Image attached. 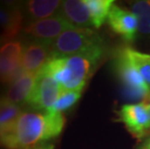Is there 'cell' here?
I'll list each match as a JSON object with an SVG mask.
<instances>
[{
    "instance_id": "6",
    "label": "cell",
    "mask_w": 150,
    "mask_h": 149,
    "mask_svg": "<svg viewBox=\"0 0 150 149\" xmlns=\"http://www.w3.org/2000/svg\"><path fill=\"white\" fill-rule=\"evenodd\" d=\"M72 28H75V26H73L64 18L57 14L45 20L25 23L21 33L25 39L42 41L52 44L60 34Z\"/></svg>"
},
{
    "instance_id": "8",
    "label": "cell",
    "mask_w": 150,
    "mask_h": 149,
    "mask_svg": "<svg viewBox=\"0 0 150 149\" xmlns=\"http://www.w3.org/2000/svg\"><path fill=\"white\" fill-rule=\"evenodd\" d=\"M117 114L134 138L142 139L150 134V112L144 102L123 105Z\"/></svg>"
},
{
    "instance_id": "2",
    "label": "cell",
    "mask_w": 150,
    "mask_h": 149,
    "mask_svg": "<svg viewBox=\"0 0 150 149\" xmlns=\"http://www.w3.org/2000/svg\"><path fill=\"white\" fill-rule=\"evenodd\" d=\"M46 113L22 112L12 128L0 132V147L4 149H27L46 142Z\"/></svg>"
},
{
    "instance_id": "19",
    "label": "cell",
    "mask_w": 150,
    "mask_h": 149,
    "mask_svg": "<svg viewBox=\"0 0 150 149\" xmlns=\"http://www.w3.org/2000/svg\"><path fill=\"white\" fill-rule=\"evenodd\" d=\"M47 118V130L45 141H50L58 137L61 134L65 126V116L63 113L52 112L47 109L45 112Z\"/></svg>"
},
{
    "instance_id": "7",
    "label": "cell",
    "mask_w": 150,
    "mask_h": 149,
    "mask_svg": "<svg viewBox=\"0 0 150 149\" xmlns=\"http://www.w3.org/2000/svg\"><path fill=\"white\" fill-rule=\"evenodd\" d=\"M22 52L21 40L0 43V83L10 85L21 74Z\"/></svg>"
},
{
    "instance_id": "18",
    "label": "cell",
    "mask_w": 150,
    "mask_h": 149,
    "mask_svg": "<svg viewBox=\"0 0 150 149\" xmlns=\"http://www.w3.org/2000/svg\"><path fill=\"white\" fill-rule=\"evenodd\" d=\"M126 52L140 76L150 87V55L139 52L132 47H126Z\"/></svg>"
},
{
    "instance_id": "5",
    "label": "cell",
    "mask_w": 150,
    "mask_h": 149,
    "mask_svg": "<svg viewBox=\"0 0 150 149\" xmlns=\"http://www.w3.org/2000/svg\"><path fill=\"white\" fill-rule=\"evenodd\" d=\"M63 90L52 77L40 72L25 105L36 112H46L53 106Z\"/></svg>"
},
{
    "instance_id": "10",
    "label": "cell",
    "mask_w": 150,
    "mask_h": 149,
    "mask_svg": "<svg viewBox=\"0 0 150 149\" xmlns=\"http://www.w3.org/2000/svg\"><path fill=\"white\" fill-rule=\"evenodd\" d=\"M22 43V71L38 74L52 58V44L25 38Z\"/></svg>"
},
{
    "instance_id": "12",
    "label": "cell",
    "mask_w": 150,
    "mask_h": 149,
    "mask_svg": "<svg viewBox=\"0 0 150 149\" xmlns=\"http://www.w3.org/2000/svg\"><path fill=\"white\" fill-rule=\"evenodd\" d=\"M58 15L64 18L73 26L78 28H91L92 23L88 8L84 0L62 1Z\"/></svg>"
},
{
    "instance_id": "4",
    "label": "cell",
    "mask_w": 150,
    "mask_h": 149,
    "mask_svg": "<svg viewBox=\"0 0 150 149\" xmlns=\"http://www.w3.org/2000/svg\"><path fill=\"white\" fill-rule=\"evenodd\" d=\"M105 44L104 39L92 28H72L61 33L52 43V56L65 57L85 52Z\"/></svg>"
},
{
    "instance_id": "21",
    "label": "cell",
    "mask_w": 150,
    "mask_h": 149,
    "mask_svg": "<svg viewBox=\"0 0 150 149\" xmlns=\"http://www.w3.org/2000/svg\"><path fill=\"white\" fill-rule=\"evenodd\" d=\"M27 149H54V144L50 143V142H42V143H39Z\"/></svg>"
},
{
    "instance_id": "23",
    "label": "cell",
    "mask_w": 150,
    "mask_h": 149,
    "mask_svg": "<svg viewBox=\"0 0 150 149\" xmlns=\"http://www.w3.org/2000/svg\"><path fill=\"white\" fill-rule=\"evenodd\" d=\"M144 103H145V105H146V107H147V109H148V110H149V112H150V100L148 99V100H146V101H144Z\"/></svg>"
},
{
    "instance_id": "1",
    "label": "cell",
    "mask_w": 150,
    "mask_h": 149,
    "mask_svg": "<svg viewBox=\"0 0 150 149\" xmlns=\"http://www.w3.org/2000/svg\"><path fill=\"white\" fill-rule=\"evenodd\" d=\"M105 44L65 57H53L40 72L52 77L64 90H81L104 58ZM39 72V73H40Z\"/></svg>"
},
{
    "instance_id": "15",
    "label": "cell",
    "mask_w": 150,
    "mask_h": 149,
    "mask_svg": "<svg viewBox=\"0 0 150 149\" xmlns=\"http://www.w3.org/2000/svg\"><path fill=\"white\" fill-rule=\"evenodd\" d=\"M88 8L92 26L100 28L108 20V14L114 5L113 0H84Z\"/></svg>"
},
{
    "instance_id": "11",
    "label": "cell",
    "mask_w": 150,
    "mask_h": 149,
    "mask_svg": "<svg viewBox=\"0 0 150 149\" xmlns=\"http://www.w3.org/2000/svg\"><path fill=\"white\" fill-rule=\"evenodd\" d=\"M108 23L111 31L126 43H133L139 33V21L132 11L113 5L108 14Z\"/></svg>"
},
{
    "instance_id": "3",
    "label": "cell",
    "mask_w": 150,
    "mask_h": 149,
    "mask_svg": "<svg viewBox=\"0 0 150 149\" xmlns=\"http://www.w3.org/2000/svg\"><path fill=\"white\" fill-rule=\"evenodd\" d=\"M113 69L120 81L122 92L127 99L146 101L150 97V87L132 64L126 47L118 49L113 60Z\"/></svg>"
},
{
    "instance_id": "20",
    "label": "cell",
    "mask_w": 150,
    "mask_h": 149,
    "mask_svg": "<svg viewBox=\"0 0 150 149\" xmlns=\"http://www.w3.org/2000/svg\"><path fill=\"white\" fill-rule=\"evenodd\" d=\"M81 90H63L58 99L50 109L55 112L63 113L74 107L78 103V101L81 99Z\"/></svg>"
},
{
    "instance_id": "22",
    "label": "cell",
    "mask_w": 150,
    "mask_h": 149,
    "mask_svg": "<svg viewBox=\"0 0 150 149\" xmlns=\"http://www.w3.org/2000/svg\"><path fill=\"white\" fill-rule=\"evenodd\" d=\"M136 149H150V136L140 142V144L138 145Z\"/></svg>"
},
{
    "instance_id": "16",
    "label": "cell",
    "mask_w": 150,
    "mask_h": 149,
    "mask_svg": "<svg viewBox=\"0 0 150 149\" xmlns=\"http://www.w3.org/2000/svg\"><path fill=\"white\" fill-rule=\"evenodd\" d=\"M21 107L0 96V132L10 129L21 114Z\"/></svg>"
},
{
    "instance_id": "14",
    "label": "cell",
    "mask_w": 150,
    "mask_h": 149,
    "mask_svg": "<svg viewBox=\"0 0 150 149\" xmlns=\"http://www.w3.org/2000/svg\"><path fill=\"white\" fill-rule=\"evenodd\" d=\"M62 1L58 0H30L22 2V10L27 23L35 20H45L55 16L59 11Z\"/></svg>"
},
{
    "instance_id": "9",
    "label": "cell",
    "mask_w": 150,
    "mask_h": 149,
    "mask_svg": "<svg viewBox=\"0 0 150 149\" xmlns=\"http://www.w3.org/2000/svg\"><path fill=\"white\" fill-rule=\"evenodd\" d=\"M21 2L0 1V43L17 40L25 25Z\"/></svg>"
},
{
    "instance_id": "17",
    "label": "cell",
    "mask_w": 150,
    "mask_h": 149,
    "mask_svg": "<svg viewBox=\"0 0 150 149\" xmlns=\"http://www.w3.org/2000/svg\"><path fill=\"white\" fill-rule=\"evenodd\" d=\"M132 12L139 21V33L150 37V0H139L131 4Z\"/></svg>"
},
{
    "instance_id": "13",
    "label": "cell",
    "mask_w": 150,
    "mask_h": 149,
    "mask_svg": "<svg viewBox=\"0 0 150 149\" xmlns=\"http://www.w3.org/2000/svg\"><path fill=\"white\" fill-rule=\"evenodd\" d=\"M37 75L22 71L21 74L9 85L3 96L18 106L25 105L36 82Z\"/></svg>"
},
{
    "instance_id": "24",
    "label": "cell",
    "mask_w": 150,
    "mask_h": 149,
    "mask_svg": "<svg viewBox=\"0 0 150 149\" xmlns=\"http://www.w3.org/2000/svg\"><path fill=\"white\" fill-rule=\"evenodd\" d=\"M149 100H150V97H149Z\"/></svg>"
}]
</instances>
